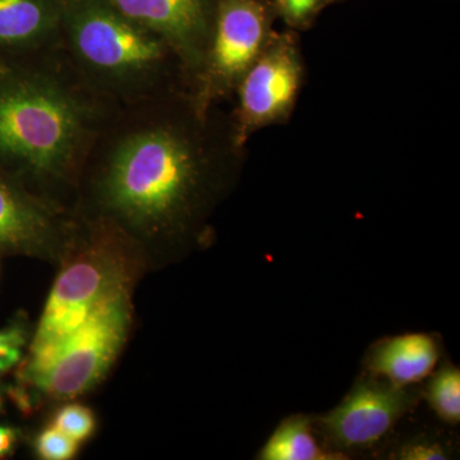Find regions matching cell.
I'll use <instances>...</instances> for the list:
<instances>
[{
	"label": "cell",
	"mask_w": 460,
	"mask_h": 460,
	"mask_svg": "<svg viewBox=\"0 0 460 460\" xmlns=\"http://www.w3.org/2000/svg\"><path fill=\"white\" fill-rule=\"evenodd\" d=\"M53 426L81 444L90 438L95 431V414L84 405H65L57 411Z\"/></svg>",
	"instance_id": "15"
},
{
	"label": "cell",
	"mask_w": 460,
	"mask_h": 460,
	"mask_svg": "<svg viewBox=\"0 0 460 460\" xmlns=\"http://www.w3.org/2000/svg\"><path fill=\"white\" fill-rule=\"evenodd\" d=\"M298 78V63L289 48H277L255 60L241 78L242 127L279 115L295 98Z\"/></svg>",
	"instance_id": "11"
},
{
	"label": "cell",
	"mask_w": 460,
	"mask_h": 460,
	"mask_svg": "<svg viewBox=\"0 0 460 460\" xmlns=\"http://www.w3.org/2000/svg\"><path fill=\"white\" fill-rule=\"evenodd\" d=\"M60 44L84 83L114 107L193 96L177 50L108 0H65Z\"/></svg>",
	"instance_id": "3"
},
{
	"label": "cell",
	"mask_w": 460,
	"mask_h": 460,
	"mask_svg": "<svg viewBox=\"0 0 460 460\" xmlns=\"http://www.w3.org/2000/svg\"><path fill=\"white\" fill-rule=\"evenodd\" d=\"M17 443V432L8 426H0V458L13 452Z\"/></svg>",
	"instance_id": "20"
},
{
	"label": "cell",
	"mask_w": 460,
	"mask_h": 460,
	"mask_svg": "<svg viewBox=\"0 0 460 460\" xmlns=\"http://www.w3.org/2000/svg\"><path fill=\"white\" fill-rule=\"evenodd\" d=\"M77 217L63 213L0 169V250L50 255L68 247Z\"/></svg>",
	"instance_id": "8"
},
{
	"label": "cell",
	"mask_w": 460,
	"mask_h": 460,
	"mask_svg": "<svg viewBox=\"0 0 460 460\" xmlns=\"http://www.w3.org/2000/svg\"><path fill=\"white\" fill-rule=\"evenodd\" d=\"M74 243L77 252L58 275L33 337L26 371L30 380L100 305L129 287L120 259L137 244L122 232L102 220L77 217Z\"/></svg>",
	"instance_id": "4"
},
{
	"label": "cell",
	"mask_w": 460,
	"mask_h": 460,
	"mask_svg": "<svg viewBox=\"0 0 460 460\" xmlns=\"http://www.w3.org/2000/svg\"><path fill=\"white\" fill-rule=\"evenodd\" d=\"M132 20L148 27L177 50L189 71L193 93L213 32L219 0H108Z\"/></svg>",
	"instance_id": "9"
},
{
	"label": "cell",
	"mask_w": 460,
	"mask_h": 460,
	"mask_svg": "<svg viewBox=\"0 0 460 460\" xmlns=\"http://www.w3.org/2000/svg\"><path fill=\"white\" fill-rule=\"evenodd\" d=\"M411 386H398L367 374L354 384L338 407L320 417L319 426L338 449H365L385 438L416 404Z\"/></svg>",
	"instance_id": "7"
},
{
	"label": "cell",
	"mask_w": 460,
	"mask_h": 460,
	"mask_svg": "<svg viewBox=\"0 0 460 460\" xmlns=\"http://www.w3.org/2000/svg\"><path fill=\"white\" fill-rule=\"evenodd\" d=\"M396 458L404 460L447 459V450L440 444L429 440H413L402 445Z\"/></svg>",
	"instance_id": "18"
},
{
	"label": "cell",
	"mask_w": 460,
	"mask_h": 460,
	"mask_svg": "<svg viewBox=\"0 0 460 460\" xmlns=\"http://www.w3.org/2000/svg\"><path fill=\"white\" fill-rule=\"evenodd\" d=\"M319 0H281L284 12L293 20H302L316 7Z\"/></svg>",
	"instance_id": "19"
},
{
	"label": "cell",
	"mask_w": 460,
	"mask_h": 460,
	"mask_svg": "<svg viewBox=\"0 0 460 460\" xmlns=\"http://www.w3.org/2000/svg\"><path fill=\"white\" fill-rule=\"evenodd\" d=\"M428 401L445 422L458 425L460 420V371L453 365L443 366L429 381Z\"/></svg>",
	"instance_id": "14"
},
{
	"label": "cell",
	"mask_w": 460,
	"mask_h": 460,
	"mask_svg": "<svg viewBox=\"0 0 460 460\" xmlns=\"http://www.w3.org/2000/svg\"><path fill=\"white\" fill-rule=\"evenodd\" d=\"M80 444L59 431L53 425L39 434L36 438V453L42 459L68 460L74 458Z\"/></svg>",
	"instance_id": "16"
},
{
	"label": "cell",
	"mask_w": 460,
	"mask_h": 460,
	"mask_svg": "<svg viewBox=\"0 0 460 460\" xmlns=\"http://www.w3.org/2000/svg\"><path fill=\"white\" fill-rule=\"evenodd\" d=\"M129 287L107 299L54 354L32 383L58 399H72L102 381L122 350L132 321Z\"/></svg>",
	"instance_id": "5"
},
{
	"label": "cell",
	"mask_w": 460,
	"mask_h": 460,
	"mask_svg": "<svg viewBox=\"0 0 460 460\" xmlns=\"http://www.w3.org/2000/svg\"><path fill=\"white\" fill-rule=\"evenodd\" d=\"M440 357L438 344L423 332L398 335L378 341L366 357L368 374L398 386H411L434 371Z\"/></svg>",
	"instance_id": "12"
},
{
	"label": "cell",
	"mask_w": 460,
	"mask_h": 460,
	"mask_svg": "<svg viewBox=\"0 0 460 460\" xmlns=\"http://www.w3.org/2000/svg\"><path fill=\"white\" fill-rule=\"evenodd\" d=\"M266 21L255 0H219L204 66L193 100L199 111H208L211 102L234 86L255 62Z\"/></svg>",
	"instance_id": "6"
},
{
	"label": "cell",
	"mask_w": 460,
	"mask_h": 460,
	"mask_svg": "<svg viewBox=\"0 0 460 460\" xmlns=\"http://www.w3.org/2000/svg\"><path fill=\"white\" fill-rule=\"evenodd\" d=\"M206 122L190 95L115 109L84 162L75 217L137 246L181 251L198 241L220 184Z\"/></svg>",
	"instance_id": "1"
},
{
	"label": "cell",
	"mask_w": 460,
	"mask_h": 460,
	"mask_svg": "<svg viewBox=\"0 0 460 460\" xmlns=\"http://www.w3.org/2000/svg\"><path fill=\"white\" fill-rule=\"evenodd\" d=\"M2 66H3V60L0 59V68H2Z\"/></svg>",
	"instance_id": "21"
},
{
	"label": "cell",
	"mask_w": 460,
	"mask_h": 460,
	"mask_svg": "<svg viewBox=\"0 0 460 460\" xmlns=\"http://www.w3.org/2000/svg\"><path fill=\"white\" fill-rule=\"evenodd\" d=\"M65 0H0V59L59 49Z\"/></svg>",
	"instance_id": "10"
},
{
	"label": "cell",
	"mask_w": 460,
	"mask_h": 460,
	"mask_svg": "<svg viewBox=\"0 0 460 460\" xmlns=\"http://www.w3.org/2000/svg\"><path fill=\"white\" fill-rule=\"evenodd\" d=\"M115 109L84 83L62 47L3 60L0 169L42 201L75 215L84 162Z\"/></svg>",
	"instance_id": "2"
},
{
	"label": "cell",
	"mask_w": 460,
	"mask_h": 460,
	"mask_svg": "<svg viewBox=\"0 0 460 460\" xmlns=\"http://www.w3.org/2000/svg\"><path fill=\"white\" fill-rule=\"evenodd\" d=\"M25 341V332L18 326L0 330V374L20 362Z\"/></svg>",
	"instance_id": "17"
},
{
	"label": "cell",
	"mask_w": 460,
	"mask_h": 460,
	"mask_svg": "<svg viewBox=\"0 0 460 460\" xmlns=\"http://www.w3.org/2000/svg\"><path fill=\"white\" fill-rule=\"evenodd\" d=\"M257 458L261 460H332L341 459V453L323 450L305 416L288 417L272 432Z\"/></svg>",
	"instance_id": "13"
}]
</instances>
